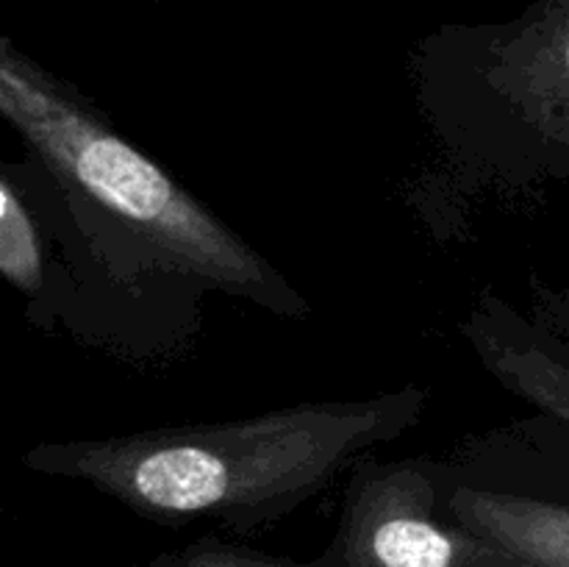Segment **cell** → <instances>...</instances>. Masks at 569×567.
Here are the masks:
<instances>
[{
	"instance_id": "5",
	"label": "cell",
	"mask_w": 569,
	"mask_h": 567,
	"mask_svg": "<svg viewBox=\"0 0 569 567\" xmlns=\"http://www.w3.org/2000/svg\"><path fill=\"white\" fill-rule=\"evenodd\" d=\"M442 509L528 567H569V506L565 504L503 489L453 487Z\"/></svg>"
},
{
	"instance_id": "7",
	"label": "cell",
	"mask_w": 569,
	"mask_h": 567,
	"mask_svg": "<svg viewBox=\"0 0 569 567\" xmlns=\"http://www.w3.org/2000/svg\"><path fill=\"white\" fill-rule=\"evenodd\" d=\"M0 272L28 295H37L44 284L42 239L9 176L0 183Z\"/></svg>"
},
{
	"instance_id": "2",
	"label": "cell",
	"mask_w": 569,
	"mask_h": 567,
	"mask_svg": "<svg viewBox=\"0 0 569 567\" xmlns=\"http://www.w3.org/2000/svg\"><path fill=\"white\" fill-rule=\"evenodd\" d=\"M0 111L67 192L114 222L156 265L281 315L306 311L303 298L264 256L48 72L11 53L9 44L0 61Z\"/></svg>"
},
{
	"instance_id": "6",
	"label": "cell",
	"mask_w": 569,
	"mask_h": 567,
	"mask_svg": "<svg viewBox=\"0 0 569 567\" xmlns=\"http://www.w3.org/2000/svg\"><path fill=\"white\" fill-rule=\"evenodd\" d=\"M489 300L470 326V337L489 370L509 389L569 426V361L528 342L517 315Z\"/></svg>"
},
{
	"instance_id": "8",
	"label": "cell",
	"mask_w": 569,
	"mask_h": 567,
	"mask_svg": "<svg viewBox=\"0 0 569 567\" xmlns=\"http://www.w3.org/2000/svg\"><path fill=\"white\" fill-rule=\"evenodd\" d=\"M150 567H328L326 561H315V565H300L292 559H278V556H267L261 550L244 548V545L222 543L217 537H203L192 545L172 550V554L159 556L150 561Z\"/></svg>"
},
{
	"instance_id": "4",
	"label": "cell",
	"mask_w": 569,
	"mask_h": 567,
	"mask_svg": "<svg viewBox=\"0 0 569 567\" xmlns=\"http://www.w3.org/2000/svg\"><path fill=\"white\" fill-rule=\"evenodd\" d=\"M467 128L450 133L506 181L569 176V14L545 26L522 59L489 78V94H467Z\"/></svg>"
},
{
	"instance_id": "3",
	"label": "cell",
	"mask_w": 569,
	"mask_h": 567,
	"mask_svg": "<svg viewBox=\"0 0 569 567\" xmlns=\"http://www.w3.org/2000/svg\"><path fill=\"white\" fill-rule=\"evenodd\" d=\"M328 567H528L500 545L478 537L439 506L428 467L353 465L342 523Z\"/></svg>"
},
{
	"instance_id": "1",
	"label": "cell",
	"mask_w": 569,
	"mask_h": 567,
	"mask_svg": "<svg viewBox=\"0 0 569 567\" xmlns=\"http://www.w3.org/2000/svg\"><path fill=\"white\" fill-rule=\"evenodd\" d=\"M426 389L322 400L209 426L42 442L26 467L83 481L164 526L217 520L256 531L320 495L376 445L417 426Z\"/></svg>"
}]
</instances>
